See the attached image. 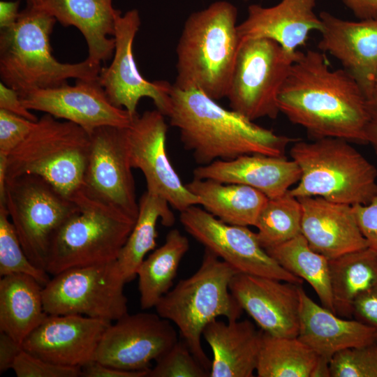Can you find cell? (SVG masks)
I'll return each mask as SVG.
<instances>
[{"label":"cell","instance_id":"obj_45","mask_svg":"<svg viewBox=\"0 0 377 377\" xmlns=\"http://www.w3.org/2000/svg\"><path fill=\"white\" fill-rule=\"evenodd\" d=\"M359 20L377 19V0H342Z\"/></svg>","mask_w":377,"mask_h":377},{"label":"cell","instance_id":"obj_35","mask_svg":"<svg viewBox=\"0 0 377 377\" xmlns=\"http://www.w3.org/2000/svg\"><path fill=\"white\" fill-rule=\"evenodd\" d=\"M24 274L36 279L42 286L50 274L36 266L27 257L4 205H0V276Z\"/></svg>","mask_w":377,"mask_h":377},{"label":"cell","instance_id":"obj_42","mask_svg":"<svg viewBox=\"0 0 377 377\" xmlns=\"http://www.w3.org/2000/svg\"><path fill=\"white\" fill-rule=\"evenodd\" d=\"M149 370L126 371L91 360L80 367L82 377H147Z\"/></svg>","mask_w":377,"mask_h":377},{"label":"cell","instance_id":"obj_21","mask_svg":"<svg viewBox=\"0 0 377 377\" xmlns=\"http://www.w3.org/2000/svg\"><path fill=\"white\" fill-rule=\"evenodd\" d=\"M298 199L302 209V235L313 251L330 260L368 247L353 206L320 197Z\"/></svg>","mask_w":377,"mask_h":377},{"label":"cell","instance_id":"obj_23","mask_svg":"<svg viewBox=\"0 0 377 377\" xmlns=\"http://www.w3.org/2000/svg\"><path fill=\"white\" fill-rule=\"evenodd\" d=\"M193 175L197 179L246 185L260 191L268 198H274L297 184L301 172L293 159L256 154L199 165Z\"/></svg>","mask_w":377,"mask_h":377},{"label":"cell","instance_id":"obj_22","mask_svg":"<svg viewBox=\"0 0 377 377\" xmlns=\"http://www.w3.org/2000/svg\"><path fill=\"white\" fill-rule=\"evenodd\" d=\"M315 6V0H281L271 7L251 5L246 18L237 25L240 43L249 38H266L286 50L295 52L305 44L311 31L322 29Z\"/></svg>","mask_w":377,"mask_h":377},{"label":"cell","instance_id":"obj_9","mask_svg":"<svg viewBox=\"0 0 377 377\" xmlns=\"http://www.w3.org/2000/svg\"><path fill=\"white\" fill-rule=\"evenodd\" d=\"M3 205L27 257L45 270L55 235L80 205L34 175L7 179Z\"/></svg>","mask_w":377,"mask_h":377},{"label":"cell","instance_id":"obj_6","mask_svg":"<svg viewBox=\"0 0 377 377\" xmlns=\"http://www.w3.org/2000/svg\"><path fill=\"white\" fill-rule=\"evenodd\" d=\"M348 142L336 138L295 140L290 154L301 176L290 193L352 206L369 203L377 193V170Z\"/></svg>","mask_w":377,"mask_h":377},{"label":"cell","instance_id":"obj_14","mask_svg":"<svg viewBox=\"0 0 377 377\" xmlns=\"http://www.w3.org/2000/svg\"><path fill=\"white\" fill-rule=\"evenodd\" d=\"M165 117L157 109L136 115L125 128L126 142L131 167L143 173L147 190L182 212L191 206L200 205V200L183 184L169 160Z\"/></svg>","mask_w":377,"mask_h":377},{"label":"cell","instance_id":"obj_44","mask_svg":"<svg viewBox=\"0 0 377 377\" xmlns=\"http://www.w3.org/2000/svg\"><path fill=\"white\" fill-rule=\"evenodd\" d=\"M23 350L22 344L8 334L0 332V374L12 369L17 356Z\"/></svg>","mask_w":377,"mask_h":377},{"label":"cell","instance_id":"obj_49","mask_svg":"<svg viewBox=\"0 0 377 377\" xmlns=\"http://www.w3.org/2000/svg\"><path fill=\"white\" fill-rule=\"evenodd\" d=\"M330 361L318 356L311 377H331Z\"/></svg>","mask_w":377,"mask_h":377},{"label":"cell","instance_id":"obj_17","mask_svg":"<svg viewBox=\"0 0 377 377\" xmlns=\"http://www.w3.org/2000/svg\"><path fill=\"white\" fill-rule=\"evenodd\" d=\"M75 80L73 85L35 89L20 97L27 109L75 123L89 134L101 126L126 128L131 124L135 117L110 101L98 78Z\"/></svg>","mask_w":377,"mask_h":377},{"label":"cell","instance_id":"obj_20","mask_svg":"<svg viewBox=\"0 0 377 377\" xmlns=\"http://www.w3.org/2000/svg\"><path fill=\"white\" fill-rule=\"evenodd\" d=\"M318 48L336 58L368 98L377 75V19L348 21L323 11Z\"/></svg>","mask_w":377,"mask_h":377},{"label":"cell","instance_id":"obj_40","mask_svg":"<svg viewBox=\"0 0 377 377\" xmlns=\"http://www.w3.org/2000/svg\"><path fill=\"white\" fill-rule=\"evenodd\" d=\"M353 209L368 246L377 251V193L369 203L353 205Z\"/></svg>","mask_w":377,"mask_h":377},{"label":"cell","instance_id":"obj_32","mask_svg":"<svg viewBox=\"0 0 377 377\" xmlns=\"http://www.w3.org/2000/svg\"><path fill=\"white\" fill-rule=\"evenodd\" d=\"M318 355L297 337L263 331L256 372L258 377H311Z\"/></svg>","mask_w":377,"mask_h":377},{"label":"cell","instance_id":"obj_26","mask_svg":"<svg viewBox=\"0 0 377 377\" xmlns=\"http://www.w3.org/2000/svg\"><path fill=\"white\" fill-rule=\"evenodd\" d=\"M262 333L249 320L209 323L202 337L213 354L209 377L253 376Z\"/></svg>","mask_w":377,"mask_h":377},{"label":"cell","instance_id":"obj_50","mask_svg":"<svg viewBox=\"0 0 377 377\" xmlns=\"http://www.w3.org/2000/svg\"><path fill=\"white\" fill-rule=\"evenodd\" d=\"M43 0H27V3L33 5L34 6H38Z\"/></svg>","mask_w":377,"mask_h":377},{"label":"cell","instance_id":"obj_25","mask_svg":"<svg viewBox=\"0 0 377 377\" xmlns=\"http://www.w3.org/2000/svg\"><path fill=\"white\" fill-rule=\"evenodd\" d=\"M36 7L62 26L76 27L85 39L91 61L101 64L113 56V36L121 11L112 6V0H43Z\"/></svg>","mask_w":377,"mask_h":377},{"label":"cell","instance_id":"obj_3","mask_svg":"<svg viewBox=\"0 0 377 377\" xmlns=\"http://www.w3.org/2000/svg\"><path fill=\"white\" fill-rule=\"evenodd\" d=\"M237 17L226 1L189 15L177 45L175 87L198 88L215 101L227 96L240 45Z\"/></svg>","mask_w":377,"mask_h":377},{"label":"cell","instance_id":"obj_33","mask_svg":"<svg viewBox=\"0 0 377 377\" xmlns=\"http://www.w3.org/2000/svg\"><path fill=\"white\" fill-rule=\"evenodd\" d=\"M266 251L288 272L307 281L322 306L334 313L329 260L313 251L302 234Z\"/></svg>","mask_w":377,"mask_h":377},{"label":"cell","instance_id":"obj_28","mask_svg":"<svg viewBox=\"0 0 377 377\" xmlns=\"http://www.w3.org/2000/svg\"><path fill=\"white\" fill-rule=\"evenodd\" d=\"M185 185L199 198L207 212L230 225L255 226L269 199L260 191L244 184L193 178Z\"/></svg>","mask_w":377,"mask_h":377},{"label":"cell","instance_id":"obj_12","mask_svg":"<svg viewBox=\"0 0 377 377\" xmlns=\"http://www.w3.org/2000/svg\"><path fill=\"white\" fill-rule=\"evenodd\" d=\"M185 230L239 273L302 285L303 280L282 267L260 245L248 226L230 225L198 205L180 212Z\"/></svg>","mask_w":377,"mask_h":377},{"label":"cell","instance_id":"obj_29","mask_svg":"<svg viewBox=\"0 0 377 377\" xmlns=\"http://www.w3.org/2000/svg\"><path fill=\"white\" fill-rule=\"evenodd\" d=\"M138 202L137 219L117 260L126 283L137 277L139 266L147 253L155 249L158 221L167 227L175 221L168 202L158 194L147 190Z\"/></svg>","mask_w":377,"mask_h":377},{"label":"cell","instance_id":"obj_8","mask_svg":"<svg viewBox=\"0 0 377 377\" xmlns=\"http://www.w3.org/2000/svg\"><path fill=\"white\" fill-rule=\"evenodd\" d=\"M77 204L79 210L52 242L45 267L49 274L117 260L135 223L86 195Z\"/></svg>","mask_w":377,"mask_h":377},{"label":"cell","instance_id":"obj_4","mask_svg":"<svg viewBox=\"0 0 377 377\" xmlns=\"http://www.w3.org/2000/svg\"><path fill=\"white\" fill-rule=\"evenodd\" d=\"M56 22L45 10L27 3L16 22L1 30V82L20 94L60 87L68 79L98 78L100 64L88 58L61 63L54 57L50 35Z\"/></svg>","mask_w":377,"mask_h":377},{"label":"cell","instance_id":"obj_2","mask_svg":"<svg viewBox=\"0 0 377 377\" xmlns=\"http://www.w3.org/2000/svg\"><path fill=\"white\" fill-rule=\"evenodd\" d=\"M166 117L200 165L248 154L285 156L287 147L295 142L221 107L195 87L180 89L172 84Z\"/></svg>","mask_w":377,"mask_h":377},{"label":"cell","instance_id":"obj_27","mask_svg":"<svg viewBox=\"0 0 377 377\" xmlns=\"http://www.w3.org/2000/svg\"><path fill=\"white\" fill-rule=\"evenodd\" d=\"M42 286L24 274L0 279V332L22 344L26 337L48 315L44 308Z\"/></svg>","mask_w":377,"mask_h":377},{"label":"cell","instance_id":"obj_5","mask_svg":"<svg viewBox=\"0 0 377 377\" xmlns=\"http://www.w3.org/2000/svg\"><path fill=\"white\" fill-rule=\"evenodd\" d=\"M239 273L205 249L202 263L191 276L180 280L155 306L156 313L174 323L192 353L210 371L212 361L201 338L205 327L218 317L228 321L240 318L243 309L230 290Z\"/></svg>","mask_w":377,"mask_h":377},{"label":"cell","instance_id":"obj_48","mask_svg":"<svg viewBox=\"0 0 377 377\" xmlns=\"http://www.w3.org/2000/svg\"><path fill=\"white\" fill-rule=\"evenodd\" d=\"M8 156L0 154V205L4 204L7 180Z\"/></svg>","mask_w":377,"mask_h":377},{"label":"cell","instance_id":"obj_18","mask_svg":"<svg viewBox=\"0 0 377 377\" xmlns=\"http://www.w3.org/2000/svg\"><path fill=\"white\" fill-rule=\"evenodd\" d=\"M112 322L77 314H48L22 342L28 353L53 364L81 367L94 360Z\"/></svg>","mask_w":377,"mask_h":377},{"label":"cell","instance_id":"obj_34","mask_svg":"<svg viewBox=\"0 0 377 377\" xmlns=\"http://www.w3.org/2000/svg\"><path fill=\"white\" fill-rule=\"evenodd\" d=\"M302 219L300 202L289 191L269 198L255 225L260 245L266 250L301 235Z\"/></svg>","mask_w":377,"mask_h":377},{"label":"cell","instance_id":"obj_7","mask_svg":"<svg viewBox=\"0 0 377 377\" xmlns=\"http://www.w3.org/2000/svg\"><path fill=\"white\" fill-rule=\"evenodd\" d=\"M58 119L45 113L38 119L29 136L8 155L7 179L41 177L77 203L85 195L90 134L75 123Z\"/></svg>","mask_w":377,"mask_h":377},{"label":"cell","instance_id":"obj_47","mask_svg":"<svg viewBox=\"0 0 377 377\" xmlns=\"http://www.w3.org/2000/svg\"><path fill=\"white\" fill-rule=\"evenodd\" d=\"M367 143L370 144L377 153V97L369 99V119L366 130Z\"/></svg>","mask_w":377,"mask_h":377},{"label":"cell","instance_id":"obj_19","mask_svg":"<svg viewBox=\"0 0 377 377\" xmlns=\"http://www.w3.org/2000/svg\"><path fill=\"white\" fill-rule=\"evenodd\" d=\"M300 286L269 277L237 273L230 281V290L243 311L263 332L276 337H297Z\"/></svg>","mask_w":377,"mask_h":377},{"label":"cell","instance_id":"obj_11","mask_svg":"<svg viewBox=\"0 0 377 377\" xmlns=\"http://www.w3.org/2000/svg\"><path fill=\"white\" fill-rule=\"evenodd\" d=\"M126 283L117 260L64 270L43 286L45 311L114 322L128 313Z\"/></svg>","mask_w":377,"mask_h":377},{"label":"cell","instance_id":"obj_43","mask_svg":"<svg viewBox=\"0 0 377 377\" xmlns=\"http://www.w3.org/2000/svg\"><path fill=\"white\" fill-rule=\"evenodd\" d=\"M0 109L22 117L32 121L38 119L22 103L18 91L0 82Z\"/></svg>","mask_w":377,"mask_h":377},{"label":"cell","instance_id":"obj_13","mask_svg":"<svg viewBox=\"0 0 377 377\" xmlns=\"http://www.w3.org/2000/svg\"><path fill=\"white\" fill-rule=\"evenodd\" d=\"M84 193L135 221L139 212L125 128L101 126L90 134Z\"/></svg>","mask_w":377,"mask_h":377},{"label":"cell","instance_id":"obj_37","mask_svg":"<svg viewBox=\"0 0 377 377\" xmlns=\"http://www.w3.org/2000/svg\"><path fill=\"white\" fill-rule=\"evenodd\" d=\"M330 368L331 377H377V342L337 353Z\"/></svg>","mask_w":377,"mask_h":377},{"label":"cell","instance_id":"obj_30","mask_svg":"<svg viewBox=\"0 0 377 377\" xmlns=\"http://www.w3.org/2000/svg\"><path fill=\"white\" fill-rule=\"evenodd\" d=\"M334 313L353 316L357 297L377 283V251L367 247L329 260Z\"/></svg>","mask_w":377,"mask_h":377},{"label":"cell","instance_id":"obj_1","mask_svg":"<svg viewBox=\"0 0 377 377\" xmlns=\"http://www.w3.org/2000/svg\"><path fill=\"white\" fill-rule=\"evenodd\" d=\"M279 108L316 138L367 143L369 98L344 69H331L324 52L299 51L280 91Z\"/></svg>","mask_w":377,"mask_h":377},{"label":"cell","instance_id":"obj_16","mask_svg":"<svg viewBox=\"0 0 377 377\" xmlns=\"http://www.w3.org/2000/svg\"><path fill=\"white\" fill-rule=\"evenodd\" d=\"M170 323L157 313H128L108 327L94 360L126 371L149 370L179 341Z\"/></svg>","mask_w":377,"mask_h":377},{"label":"cell","instance_id":"obj_31","mask_svg":"<svg viewBox=\"0 0 377 377\" xmlns=\"http://www.w3.org/2000/svg\"><path fill=\"white\" fill-rule=\"evenodd\" d=\"M188 249V238L179 230L172 229L165 242L143 260L137 270L142 309L155 307L171 289L180 262Z\"/></svg>","mask_w":377,"mask_h":377},{"label":"cell","instance_id":"obj_51","mask_svg":"<svg viewBox=\"0 0 377 377\" xmlns=\"http://www.w3.org/2000/svg\"><path fill=\"white\" fill-rule=\"evenodd\" d=\"M377 97V75L375 80L374 87V92L373 96Z\"/></svg>","mask_w":377,"mask_h":377},{"label":"cell","instance_id":"obj_36","mask_svg":"<svg viewBox=\"0 0 377 377\" xmlns=\"http://www.w3.org/2000/svg\"><path fill=\"white\" fill-rule=\"evenodd\" d=\"M210 371L192 353L186 343L178 341L148 371L147 377H209Z\"/></svg>","mask_w":377,"mask_h":377},{"label":"cell","instance_id":"obj_15","mask_svg":"<svg viewBox=\"0 0 377 377\" xmlns=\"http://www.w3.org/2000/svg\"><path fill=\"white\" fill-rule=\"evenodd\" d=\"M137 9L117 15L113 38V59L108 67L101 68L98 81L110 101L124 108L132 117L142 98L152 100L156 109L167 116L170 106L172 84L165 80L149 81L140 73L133 54V43L140 26Z\"/></svg>","mask_w":377,"mask_h":377},{"label":"cell","instance_id":"obj_39","mask_svg":"<svg viewBox=\"0 0 377 377\" xmlns=\"http://www.w3.org/2000/svg\"><path fill=\"white\" fill-rule=\"evenodd\" d=\"M36 122L0 109V154L8 156L29 136Z\"/></svg>","mask_w":377,"mask_h":377},{"label":"cell","instance_id":"obj_41","mask_svg":"<svg viewBox=\"0 0 377 377\" xmlns=\"http://www.w3.org/2000/svg\"><path fill=\"white\" fill-rule=\"evenodd\" d=\"M353 316L363 323L377 328V283L355 300Z\"/></svg>","mask_w":377,"mask_h":377},{"label":"cell","instance_id":"obj_38","mask_svg":"<svg viewBox=\"0 0 377 377\" xmlns=\"http://www.w3.org/2000/svg\"><path fill=\"white\" fill-rule=\"evenodd\" d=\"M17 377H77L80 368L53 364L35 356L24 349L12 367Z\"/></svg>","mask_w":377,"mask_h":377},{"label":"cell","instance_id":"obj_24","mask_svg":"<svg viewBox=\"0 0 377 377\" xmlns=\"http://www.w3.org/2000/svg\"><path fill=\"white\" fill-rule=\"evenodd\" d=\"M300 309L297 338L319 357L330 362L346 348L377 342V328L356 319H343L316 304L300 287Z\"/></svg>","mask_w":377,"mask_h":377},{"label":"cell","instance_id":"obj_46","mask_svg":"<svg viewBox=\"0 0 377 377\" xmlns=\"http://www.w3.org/2000/svg\"><path fill=\"white\" fill-rule=\"evenodd\" d=\"M20 0L14 1H0V29H5L11 27L17 20L20 11Z\"/></svg>","mask_w":377,"mask_h":377},{"label":"cell","instance_id":"obj_10","mask_svg":"<svg viewBox=\"0 0 377 377\" xmlns=\"http://www.w3.org/2000/svg\"><path fill=\"white\" fill-rule=\"evenodd\" d=\"M298 52L266 38L242 41L226 96L231 110L251 121L276 118L280 91Z\"/></svg>","mask_w":377,"mask_h":377}]
</instances>
